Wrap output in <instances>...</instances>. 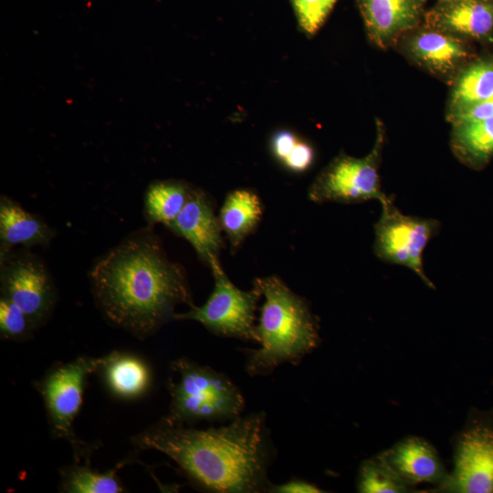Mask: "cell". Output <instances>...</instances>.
Segmentation results:
<instances>
[{"label":"cell","instance_id":"6da1fadb","mask_svg":"<svg viewBox=\"0 0 493 493\" xmlns=\"http://www.w3.org/2000/svg\"><path fill=\"white\" fill-rule=\"evenodd\" d=\"M152 226L129 234L89 272L106 320L140 339L174 320L179 304L194 305L184 267L168 257Z\"/></svg>","mask_w":493,"mask_h":493},{"label":"cell","instance_id":"7a4b0ae2","mask_svg":"<svg viewBox=\"0 0 493 493\" xmlns=\"http://www.w3.org/2000/svg\"><path fill=\"white\" fill-rule=\"evenodd\" d=\"M135 445L166 455L203 489L222 493L268 489L261 414L202 430L162 421L138 435Z\"/></svg>","mask_w":493,"mask_h":493},{"label":"cell","instance_id":"3957f363","mask_svg":"<svg viewBox=\"0 0 493 493\" xmlns=\"http://www.w3.org/2000/svg\"><path fill=\"white\" fill-rule=\"evenodd\" d=\"M265 300L256 334L260 348L249 351L251 375L272 372L283 362H298L319 342L316 322L305 300L278 277L257 278Z\"/></svg>","mask_w":493,"mask_h":493},{"label":"cell","instance_id":"277c9868","mask_svg":"<svg viewBox=\"0 0 493 493\" xmlns=\"http://www.w3.org/2000/svg\"><path fill=\"white\" fill-rule=\"evenodd\" d=\"M177 380L170 381V410L163 422L184 425L199 420H234L244 409L238 387L224 373L188 359L172 364Z\"/></svg>","mask_w":493,"mask_h":493},{"label":"cell","instance_id":"5b68a950","mask_svg":"<svg viewBox=\"0 0 493 493\" xmlns=\"http://www.w3.org/2000/svg\"><path fill=\"white\" fill-rule=\"evenodd\" d=\"M215 288L206 302L193 305L184 313H176L174 320H194L209 331L224 337L257 342L255 312L262 292L254 282L248 291L236 288L228 278L218 260L210 266Z\"/></svg>","mask_w":493,"mask_h":493},{"label":"cell","instance_id":"8992f818","mask_svg":"<svg viewBox=\"0 0 493 493\" xmlns=\"http://www.w3.org/2000/svg\"><path fill=\"white\" fill-rule=\"evenodd\" d=\"M453 451V471L438 491L493 493V412L471 411Z\"/></svg>","mask_w":493,"mask_h":493},{"label":"cell","instance_id":"52a82bcc","mask_svg":"<svg viewBox=\"0 0 493 493\" xmlns=\"http://www.w3.org/2000/svg\"><path fill=\"white\" fill-rule=\"evenodd\" d=\"M0 288L1 297L20 307L35 329L47 321L57 298L45 262L26 247L0 252Z\"/></svg>","mask_w":493,"mask_h":493},{"label":"cell","instance_id":"ba28073f","mask_svg":"<svg viewBox=\"0 0 493 493\" xmlns=\"http://www.w3.org/2000/svg\"><path fill=\"white\" fill-rule=\"evenodd\" d=\"M383 136L379 132L371 152L362 158L337 156L313 181L308 198L317 204H357L387 199L378 173Z\"/></svg>","mask_w":493,"mask_h":493},{"label":"cell","instance_id":"9c48e42d","mask_svg":"<svg viewBox=\"0 0 493 493\" xmlns=\"http://www.w3.org/2000/svg\"><path fill=\"white\" fill-rule=\"evenodd\" d=\"M381 205L382 214L374 225L375 255L384 262L410 268L425 285L435 288L424 271L423 253L428 242L438 233L440 223L435 219L404 215L390 197Z\"/></svg>","mask_w":493,"mask_h":493},{"label":"cell","instance_id":"30bf717a","mask_svg":"<svg viewBox=\"0 0 493 493\" xmlns=\"http://www.w3.org/2000/svg\"><path fill=\"white\" fill-rule=\"evenodd\" d=\"M103 362L104 356H83L55 365L37 386L55 436L68 440L77 453L82 452L83 443L75 436L73 422L82 404L86 379L100 370Z\"/></svg>","mask_w":493,"mask_h":493},{"label":"cell","instance_id":"8fae6325","mask_svg":"<svg viewBox=\"0 0 493 493\" xmlns=\"http://www.w3.org/2000/svg\"><path fill=\"white\" fill-rule=\"evenodd\" d=\"M165 226L188 241L199 259L209 267L214 261L218 260L223 246L222 228L212 202L203 190L193 187L182 211Z\"/></svg>","mask_w":493,"mask_h":493},{"label":"cell","instance_id":"7c38bea8","mask_svg":"<svg viewBox=\"0 0 493 493\" xmlns=\"http://www.w3.org/2000/svg\"><path fill=\"white\" fill-rule=\"evenodd\" d=\"M394 472L410 487L428 483L440 489L449 473L435 448L422 437L409 435L381 453Z\"/></svg>","mask_w":493,"mask_h":493},{"label":"cell","instance_id":"4fadbf2b","mask_svg":"<svg viewBox=\"0 0 493 493\" xmlns=\"http://www.w3.org/2000/svg\"><path fill=\"white\" fill-rule=\"evenodd\" d=\"M426 0H359L372 42L386 48L402 34L414 29L425 16Z\"/></svg>","mask_w":493,"mask_h":493},{"label":"cell","instance_id":"5bb4252c","mask_svg":"<svg viewBox=\"0 0 493 493\" xmlns=\"http://www.w3.org/2000/svg\"><path fill=\"white\" fill-rule=\"evenodd\" d=\"M424 17L425 27L482 39L493 32V0H441Z\"/></svg>","mask_w":493,"mask_h":493},{"label":"cell","instance_id":"9a60e30c","mask_svg":"<svg viewBox=\"0 0 493 493\" xmlns=\"http://www.w3.org/2000/svg\"><path fill=\"white\" fill-rule=\"evenodd\" d=\"M407 49L416 63L443 77L452 76L468 56L459 37L428 27L410 37Z\"/></svg>","mask_w":493,"mask_h":493},{"label":"cell","instance_id":"2e32d148","mask_svg":"<svg viewBox=\"0 0 493 493\" xmlns=\"http://www.w3.org/2000/svg\"><path fill=\"white\" fill-rule=\"evenodd\" d=\"M55 236V229L39 215L28 212L14 199L1 195L0 252L9 251L16 245L26 248L47 246Z\"/></svg>","mask_w":493,"mask_h":493},{"label":"cell","instance_id":"e0dca14e","mask_svg":"<svg viewBox=\"0 0 493 493\" xmlns=\"http://www.w3.org/2000/svg\"><path fill=\"white\" fill-rule=\"evenodd\" d=\"M100 371L107 387L118 397L137 398L150 387V369L135 355L112 351L104 356Z\"/></svg>","mask_w":493,"mask_h":493},{"label":"cell","instance_id":"ac0fdd59","mask_svg":"<svg viewBox=\"0 0 493 493\" xmlns=\"http://www.w3.org/2000/svg\"><path fill=\"white\" fill-rule=\"evenodd\" d=\"M262 214L261 200L252 190L236 189L226 196L218 220L233 248L254 231Z\"/></svg>","mask_w":493,"mask_h":493},{"label":"cell","instance_id":"d6986e66","mask_svg":"<svg viewBox=\"0 0 493 493\" xmlns=\"http://www.w3.org/2000/svg\"><path fill=\"white\" fill-rule=\"evenodd\" d=\"M193 186L180 180L154 181L145 191L143 214L149 226L168 225L187 203Z\"/></svg>","mask_w":493,"mask_h":493},{"label":"cell","instance_id":"ffe728a7","mask_svg":"<svg viewBox=\"0 0 493 493\" xmlns=\"http://www.w3.org/2000/svg\"><path fill=\"white\" fill-rule=\"evenodd\" d=\"M453 127L451 145L460 159L476 164L493 154V117Z\"/></svg>","mask_w":493,"mask_h":493},{"label":"cell","instance_id":"44dd1931","mask_svg":"<svg viewBox=\"0 0 493 493\" xmlns=\"http://www.w3.org/2000/svg\"><path fill=\"white\" fill-rule=\"evenodd\" d=\"M492 97L493 61H479L457 78L451 92L450 111Z\"/></svg>","mask_w":493,"mask_h":493},{"label":"cell","instance_id":"7402d4cb","mask_svg":"<svg viewBox=\"0 0 493 493\" xmlns=\"http://www.w3.org/2000/svg\"><path fill=\"white\" fill-rule=\"evenodd\" d=\"M357 488L362 493H404L414 489L394 472L381 453L362 463Z\"/></svg>","mask_w":493,"mask_h":493},{"label":"cell","instance_id":"603a6c76","mask_svg":"<svg viewBox=\"0 0 493 493\" xmlns=\"http://www.w3.org/2000/svg\"><path fill=\"white\" fill-rule=\"evenodd\" d=\"M61 490L68 493H119L123 488L116 469L100 473L89 467L75 465L61 473Z\"/></svg>","mask_w":493,"mask_h":493},{"label":"cell","instance_id":"cb8c5ba5","mask_svg":"<svg viewBox=\"0 0 493 493\" xmlns=\"http://www.w3.org/2000/svg\"><path fill=\"white\" fill-rule=\"evenodd\" d=\"M35 329L28 316L13 301L0 299V334L7 340H25Z\"/></svg>","mask_w":493,"mask_h":493},{"label":"cell","instance_id":"d4e9b609","mask_svg":"<svg viewBox=\"0 0 493 493\" xmlns=\"http://www.w3.org/2000/svg\"><path fill=\"white\" fill-rule=\"evenodd\" d=\"M337 0H291L299 26L308 35L315 34Z\"/></svg>","mask_w":493,"mask_h":493},{"label":"cell","instance_id":"484cf974","mask_svg":"<svg viewBox=\"0 0 493 493\" xmlns=\"http://www.w3.org/2000/svg\"><path fill=\"white\" fill-rule=\"evenodd\" d=\"M493 117V97L449 112L453 126L484 121Z\"/></svg>","mask_w":493,"mask_h":493},{"label":"cell","instance_id":"4316f807","mask_svg":"<svg viewBox=\"0 0 493 493\" xmlns=\"http://www.w3.org/2000/svg\"><path fill=\"white\" fill-rule=\"evenodd\" d=\"M314 161V151L312 147L299 139L298 142L282 163L288 170L301 173L310 167Z\"/></svg>","mask_w":493,"mask_h":493},{"label":"cell","instance_id":"83f0119b","mask_svg":"<svg viewBox=\"0 0 493 493\" xmlns=\"http://www.w3.org/2000/svg\"><path fill=\"white\" fill-rule=\"evenodd\" d=\"M299 138L288 131H280L277 132L271 141V150L274 156L283 163L288 156Z\"/></svg>","mask_w":493,"mask_h":493},{"label":"cell","instance_id":"f1b7e54d","mask_svg":"<svg viewBox=\"0 0 493 493\" xmlns=\"http://www.w3.org/2000/svg\"><path fill=\"white\" fill-rule=\"evenodd\" d=\"M268 491L276 493H318L322 492L315 485L301 479H292L284 484L270 486Z\"/></svg>","mask_w":493,"mask_h":493},{"label":"cell","instance_id":"f546056e","mask_svg":"<svg viewBox=\"0 0 493 493\" xmlns=\"http://www.w3.org/2000/svg\"><path fill=\"white\" fill-rule=\"evenodd\" d=\"M438 1H441V0H438Z\"/></svg>","mask_w":493,"mask_h":493}]
</instances>
